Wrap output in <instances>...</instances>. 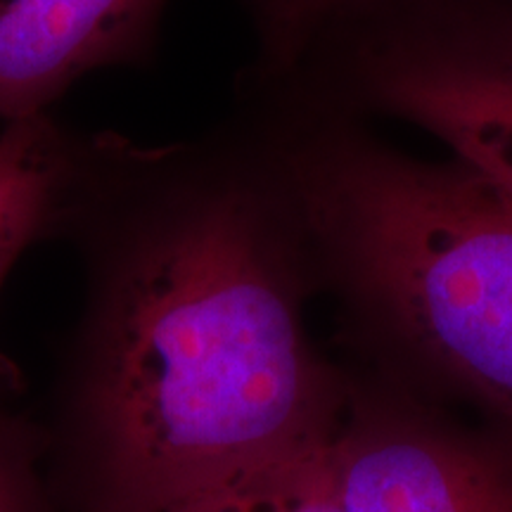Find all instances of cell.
<instances>
[{"label": "cell", "mask_w": 512, "mask_h": 512, "mask_svg": "<svg viewBox=\"0 0 512 512\" xmlns=\"http://www.w3.org/2000/svg\"><path fill=\"white\" fill-rule=\"evenodd\" d=\"M245 183L197 192L128 249L100 311L93 427L145 510L330 432V377L306 342L292 209Z\"/></svg>", "instance_id": "cell-1"}, {"label": "cell", "mask_w": 512, "mask_h": 512, "mask_svg": "<svg viewBox=\"0 0 512 512\" xmlns=\"http://www.w3.org/2000/svg\"><path fill=\"white\" fill-rule=\"evenodd\" d=\"M311 259L415 361L512 420V197L349 121L285 159Z\"/></svg>", "instance_id": "cell-2"}, {"label": "cell", "mask_w": 512, "mask_h": 512, "mask_svg": "<svg viewBox=\"0 0 512 512\" xmlns=\"http://www.w3.org/2000/svg\"><path fill=\"white\" fill-rule=\"evenodd\" d=\"M323 55L344 105L432 133L512 197V0H375Z\"/></svg>", "instance_id": "cell-3"}, {"label": "cell", "mask_w": 512, "mask_h": 512, "mask_svg": "<svg viewBox=\"0 0 512 512\" xmlns=\"http://www.w3.org/2000/svg\"><path fill=\"white\" fill-rule=\"evenodd\" d=\"M166 0H0V121L41 117L81 76L150 46Z\"/></svg>", "instance_id": "cell-4"}, {"label": "cell", "mask_w": 512, "mask_h": 512, "mask_svg": "<svg viewBox=\"0 0 512 512\" xmlns=\"http://www.w3.org/2000/svg\"><path fill=\"white\" fill-rule=\"evenodd\" d=\"M342 512H512V479L491 458L411 425L332 434Z\"/></svg>", "instance_id": "cell-5"}, {"label": "cell", "mask_w": 512, "mask_h": 512, "mask_svg": "<svg viewBox=\"0 0 512 512\" xmlns=\"http://www.w3.org/2000/svg\"><path fill=\"white\" fill-rule=\"evenodd\" d=\"M117 512H342L332 434L306 439L171 503Z\"/></svg>", "instance_id": "cell-6"}, {"label": "cell", "mask_w": 512, "mask_h": 512, "mask_svg": "<svg viewBox=\"0 0 512 512\" xmlns=\"http://www.w3.org/2000/svg\"><path fill=\"white\" fill-rule=\"evenodd\" d=\"M62 155L43 117L10 121L0 131V290L53 211Z\"/></svg>", "instance_id": "cell-7"}, {"label": "cell", "mask_w": 512, "mask_h": 512, "mask_svg": "<svg viewBox=\"0 0 512 512\" xmlns=\"http://www.w3.org/2000/svg\"><path fill=\"white\" fill-rule=\"evenodd\" d=\"M370 3L375 0H245L259 72L283 76L299 69L320 38Z\"/></svg>", "instance_id": "cell-8"}, {"label": "cell", "mask_w": 512, "mask_h": 512, "mask_svg": "<svg viewBox=\"0 0 512 512\" xmlns=\"http://www.w3.org/2000/svg\"><path fill=\"white\" fill-rule=\"evenodd\" d=\"M0 512H24L17 475L12 472V463L3 444H0Z\"/></svg>", "instance_id": "cell-9"}]
</instances>
